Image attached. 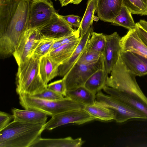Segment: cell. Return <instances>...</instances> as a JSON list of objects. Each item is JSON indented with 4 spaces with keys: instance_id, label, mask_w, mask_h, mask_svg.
Returning a JSON list of instances; mask_svg holds the SVG:
<instances>
[{
    "instance_id": "33",
    "label": "cell",
    "mask_w": 147,
    "mask_h": 147,
    "mask_svg": "<svg viewBox=\"0 0 147 147\" xmlns=\"http://www.w3.org/2000/svg\"><path fill=\"white\" fill-rule=\"evenodd\" d=\"M62 18L72 27L78 28L80 25V17L74 15L66 16L61 15Z\"/></svg>"
},
{
    "instance_id": "18",
    "label": "cell",
    "mask_w": 147,
    "mask_h": 147,
    "mask_svg": "<svg viewBox=\"0 0 147 147\" xmlns=\"http://www.w3.org/2000/svg\"><path fill=\"white\" fill-rule=\"evenodd\" d=\"M11 111L13 121L28 123H46L48 115L46 113L38 110L32 109H20L13 108Z\"/></svg>"
},
{
    "instance_id": "13",
    "label": "cell",
    "mask_w": 147,
    "mask_h": 147,
    "mask_svg": "<svg viewBox=\"0 0 147 147\" xmlns=\"http://www.w3.org/2000/svg\"><path fill=\"white\" fill-rule=\"evenodd\" d=\"M121 51L133 52L147 58V46L138 36L134 29L128 30L120 39Z\"/></svg>"
},
{
    "instance_id": "16",
    "label": "cell",
    "mask_w": 147,
    "mask_h": 147,
    "mask_svg": "<svg viewBox=\"0 0 147 147\" xmlns=\"http://www.w3.org/2000/svg\"><path fill=\"white\" fill-rule=\"evenodd\" d=\"M120 55L127 67L136 76L147 75V58L129 51H121Z\"/></svg>"
},
{
    "instance_id": "28",
    "label": "cell",
    "mask_w": 147,
    "mask_h": 147,
    "mask_svg": "<svg viewBox=\"0 0 147 147\" xmlns=\"http://www.w3.org/2000/svg\"><path fill=\"white\" fill-rule=\"evenodd\" d=\"M123 5L134 14L147 15V0H122Z\"/></svg>"
},
{
    "instance_id": "32",
    "label": "cell",
    "mask_w": 147,
    "mask_h": 147,
    "mask_svg": "<svg viewBox=\"0 0 147 147\" xmlns=\"http://www.w3.org/2000/svg\"><path fill=\"white\" fill-rule=\"evenodd\" d=\"M47 87L54 92L65 97L66 89L65 80L63 78L61 80L47 84Z\"/></svg>"
},
{
    "instance_id": "37",
    "label": "cell",
    "mask_w": 147,
    "mask_h": 147,
    "mask_svg": "<svg viewBox=\"0 0 147 147\" xmlns=\"http://www.w3.org/2000/svg\"><path fill=\"white\" fill-rule=\"evenodd\" d=\"M83 0H63L60 2L62 7L65 6L69 3L78 5Z\"/></svg>"
},
{
    "instance_id": "1",
    "label": "cell",
    "mask_w": 147,
    "mask_h": 147,
    "mask_svg": "<svg viewBox=\"0 0 147 147\" xmlns=\"http://www.w3.org/2000/svg\"><path fill=\"white\" fill-rule=\"evenodd\" d=\"M30 0H0V56L13 55L23 34L28 29Z\"/></svg>"
},
{
    "instance_id": "34",
    "label": "cell",
    "mask_w": 147,
    "mask_h": 147,
    "mask_svg": "<svg viewBox=\"0 0 147 147\" xmlns=\"http://www.w3.org/2000/svg\"><path fill=\"white\" fill-rule=\"evenodd\" d=\"M13 115L1 111L0 112V131L7 127L13 119Z\"/></svg>"
},
{
    "instance_id": "12",
    "label": "cell",
    "mask_w": 147,
    "mask_h": 147,
    "mask_svg": "<svg viewBox=\"0 0 147 147\" xmlns=\"http://www.w3.org/2000/svg\"><path fill=\"white\" fill-rule=\"evenodd\" d=\"M106 43L102 55L104 69L108 74L117 61L121 48V37L117 32L110 35H105Z\"/></svg>"
},
{
    "instance_id": "17",
    "label": "cell",
    "mask_w": 147,
    "mask_h": 147,
    "mask_svg": "<svg viewBox=\"0 0 147 147\" xmlns=\"http://www.w3.org/2000/svg\"><path fill=\"white\" fill-rule=\"evenodd\" d=\"M103 90L109 95L140 112L147 118V105L144 102L131 95L106 86Z\"/></svg>"
},
{
    "instance_id": "8",
    "label": "cell",
    "mask_w": 147,
    "mask_h": 147,
    "mask_svg": "<svg viewBox=\"0 0 147 147\" xmlns=\"http://www.w3.org/2000/svg\"><path fill=\"white\" fill-rule=\"evenodd\" d=\"M56 12L50 0H30L28 29H38L48 22Z\"/></svg>"
},
{
    "instance_id": "41",
    "label": "cell",
    "mask_w": 147,
    "mask_h": 147,
    "mask_svg": "<svg viewBox=\"0 0 147 147\" xmlns=\"http://www.w3.org/2000/svg\"><path fill=\"white\" fill-rule=\"evenodd\" d=\"M98 1V0H96V2Z\"/></svg>"
},
{
    "instance_id": "43",
    "label": "cell",
    "mask_w": 147,
    "mask_h": 147,
    "mask_svg": "<svg viewBox=\"0 0 147 147\" xmlns=\"http://www.w3.org/2000/svg\"></svg>"
},
{
    "instance_id": "6",
    "label": "cell",
    "mask_w": 147,
    "mask_h": 147,
    "mask_svg": "<svg viewBox=\"0 0 147 147\" xmlns=\"http://www.w3.org/2000/svg\"><path fill=\"white\" fill-rule=\"evenodd\" d=\"M95 102L111 110L114 115V120L118 123L132 119H147L146 116L137 110L119 100L101 91L96 95Z\"/></svg>"
},
{
    "instance_id": "24",
    "label": "cell",
    "mask_w": 147,
    "mask_h": 147,
    "mask_svg": "<svg viewBox=\"0 0 147 147\" xmlns=\"http://www.w3.org/2000/svg\"><path fill=\"white\" fill-rule=\"evenodd\" d=\"M96 0H88L86 8L82 18L80 22V38L86 34L92 26L94 15L96 11Z\"/></svg>"
},
{
    "instance_id": "7",
    "label": "cell",
    "mask_w": 147,
    "mask_h": 147,
    "mask_svg": "<svg viewBox=\"0 0 147 147\" xmlns=\"http://www.w3.org/2000/svg\"><path fill=\"white\" fill-rule=\"evenodd\" d=\"M104 69L102 55L97 62L85 64L77 62L63 77L66 91L84 86L89 77L97 70Z\"/></svg>"
},
{
    "instance_id": "3",
    "label": "cell",
    "mask_w": 147,
    "mask_h": 147,
    "mask_svg": "<svg viewBox=\"0 0 147 147\" xmlns=\"http://www.w3.org/2000/svg\"><path fill=\"white\" fill-rule=\"evenodd\" d=\"M39 63V59L32 56L18 65L16 91L19 95L32 96L47 88L40 76Z\"/></svg>"
},
{
    "instance_id": "15",
    "label": "cell",
    "mask_w": 147,
    "mask_h": 147,
    "mask_svg": "<svg viewBox=\"0 0 147 147\" xmlns=\"http://www.w3.org/2000/svg\"><path fill=\"white\" fill-rule=\"evenodd\" d=\"M123 5L122 0H98L96 11L101 20L111 23Z\"/></svg>"
},
{
    "instance_id": "35",
    "label": "cell",
    "mask_w": 147,
    "mask_h": 147,
    "mask_svg": "<svg viewBox=\"0 0 147 147\" xmlns=\"http://www.w3.org/2000/svg\"><path fill=\"white\" fill-rule=\"evenodd\" d=\"M80 28L79 27L74 33L60 40V42L63 45L74 41L80 39Z\"/></svg>"
},
{
    "instance_id": "26",
    "label": "cell",
    "mask_w": 147,
    "mask_h": 147,
    "mask_svg": "<svg viewBox=\"0 0 147 147\" xmlns=\"http://www.w3.org/2000/svg\"><path fill=\"white\" fill-rule=\"evenodd\" d=\"M131 14V11L123 5L119 13L111 23L114 25L123 27L128 30L134 29L136 23Z\"/></svg>"
},
{
    "instance_id": "25",
    "label": "cell",
    "mask_w": 147,
    "mask_h": 147,
    "mask_svg": "<svg viewBox=\"0 0 147 147\" xmlns=\"http://www.w3.org/2000/svg\"><path fill=\"white\" fill-rule=\"evenodd\" d=\"M84 109L95 119L103 121L114 120V115L111 110L95 102L94 105H85Z\"/></svg>"
},
{
    "instance_id": "31",
    "label": "cell",
    "mask_w": 147,
    "mask_h": 147,
    "mask_svg": "<svg viewBox=\"0 0 147 147\" xmlns=\"http://www.w3.org/2000/svg\"><path fill=\"white\" fill-rule=\"evenodd\" d=\"M31 96L41 99L52 100H60L65 97L62 95L57 93L47 88L42 92Z\"/></svg>"
},
{
    "instance_id": "27",
    "label": "cell",
    "mask_w": 147,
    "mask_h": 147,
    "mask_svg": "<svg viewBox=\"0 0 147 147\" xmlns=\"http://www.w3.org/2000/svg\"><path fill=\"white\" fill-rule=\"evenodd\" d=\"M106 43L105 34L93 32L88 41L86 50L98 52L103 55Z\"/></svg>"
},
{
    "instance_id": "36",
    "label": "cell",
    "mask_w": 147,
    "mask_h": 147,
    "mask_svg": "<svg viewBox=\"0 0 147 147\" xmlns=\"http://www.w3.org/2000/svg\"><path fill=\"white\" fill-rule=\"evenodd\" d=\"M135 29L139 37L147 46V32L140 26L138 22L136 23Z\"/></svg>"
},
{
    "instance_id": "9",
    "label": "cell",
    "mask_w": 147,
    "mask_h": 147,
    "mask_svg": "<svg viewBox=\"0 0 147 147\" xmlns=\"http://www.w3.org/2000/svg\"><path fill=\"white\" fill-rule=\"evenodd\" d=\"M43 37L37 29H28L25 32L13 54L18 65L32 56Z\"/></svg>"
},
{
    "instance_id": "21",
    "label": "cell",
    "mask_w": 147,
    "mask_h": 147,
    "mask_svg": "<svg viewBox=\"0 0 147 147\" xmlns=\"http://www.w3.org/2000/svg\"><path fill=\"white\" fill-rule=\"evenodd\" d=\"M96 95L84 86H82L66 91L65 97L84 105H88L95 104Z\"/></svg>"
},
{
    "instance_id": "2",
    "label": "cell",
    "mask_w": 147,
    "mask_h": 147,
    "mask_svg": "<svg viewBox=\"0 0 147 147\" xmlns=\"http://www.w3.org/2000/svg\"><path fill=\"white\" fill-rule=\"evenodd\" d=\"M45 123L13 120L0 131V147H31L41 138Z\"/></svg>"
},
{
    "instance_id": "42",
    "label": "cell",
    "mask_w": 147,
    "mask_h": 147,
    "mask_svg": "<svg viewBox=\"0 0 147 147\" xmlns=\"http://www.w3.org/2000/svg\"></svg>"
},
{
    "instance_id": "40",
    "label": "cell",
    "mask_w": 147,
    "mask_h": 147,
    "mask_svg": "<svg viewBox=\"0 0 147 147\" xmlns=\"http://www.w3.org/2000/svg\"><path fill=\"white\" fill-rule=\"evenodd\" d=\"M59 0V1H62L63 0Z\"/></svg>"
},
{
    "instance_id": "20",
    "label": "cell",
    "mask_w": 147,
    "mask_h": 147,
    "mask_svg": "<svg viewBox=\"0 0 147 147\" xmlns=\"http://www.w3.org/2000/svg\"><path fill=\"white\" fill-rule=\"evenodd\" d=\"M84 143L81 138L70 137L57 139L40 138L31 147H80Z\"/></svg>"
},
{
    "instance_id": "19",
    "label": "cell",
    "mask_w": 147,
    "mask_h": 147,
    "mask_svg": "<svg viewBox=\"0 0 147 147\" xmlns=\"http://www.w3.org/2000/svg\"><path fill=\"white\" fill-rule=\"evenodd\" d=\"M59 65L48 54L40 58L39 63L40 75L46 85L47 86L49 81L58 76Z\"/></svg>"
},
{
    "instance_id": "22",
    "label": "cell",
    "mask_w": 147,
    "mask_h": 147,
    "mask_svg": "<svg viewBox=\"0 0 147 147\" xmlns=\"http://www.w3.org/2000/svg\"><path fill=\"white\" fill-rule=\"evenodd\" d=\"M108 74L104 69L97 70L88 78L84 84V86L96 94L106 86Z\"/></svg>"
},
{
    "instance_id": "38",
    "label": "cell",
    "mask_w": 147,
    "mask_h": 147,
    "mask_svg": "<svg viewBox=\"0 0 147 147\" xmlns=\"http://www.w3.org/2000/svg\"><path fill=\"white\" fill-rule=\"evenodd\" d=\"M61 40H57L54 42L51 47L49 53L56 49L62 45L60 41Z\"/></svg>"
},
{
    "instance_id": "11",
    "label": "cell",
    "mask_w": 147,
    "mask_h": 147,
    "mask_svg": "<svg viewBox=\"0 0 147 147\" xmlns=\"http://www.w3.org/2000/svg\"><path fill=\"white\" fill-rule=\"evenodd\" d=\"M38 29L43 36L55 39H63L76 30L57 12L48 22Z\"/></svg>"
},
{
    "instance_id": "39",
    "label": "cell",
    "mask_w": 147,
    "mask_h": 147,
    "mask_svg": "<svg viewBox=\"0 0 147 147\" xmlns=\"http://www.w3.org/2000/svg\"><path fill=\"white\" fill-rule=\"evenodd\" d=\"M140 26L147 32V21L143 20H140L138 22Z\"/></svg>"
},
{
    "instance_id": "14",
    "label": "cell",
    "mask_w": 147,
    "mask_h": 147,
    "mask_svg": "<svg viewBox=\"0 0 147 147\" xmlns=\"http://www.w3.org/2000/svg\"><path fill=\"white\" fill-rule=\"evenodd\" d=\"M93 30L92 26L82 38H80V42L70 57L59 65V76L63 77L84 52Z\"/></svg>"
},
{
    "instance_id": "5",
    "label": "cell",
    "mask_w": 147,
    "mask_h": 147,
    "mask_svg": "<svg viewBox=\"0 0 147 147\" xmlns=\"http://www.w3.org/2000/svg\"><path fill=\"white\" fill-rule=\"evenodd\" d=\"M19 102L25 109L38 110L51 117L70 110L84 109L85 105L66 97L56 100L41 99L26 95H19Z\"/></svg>"
},
{
    "instance_id": "30",
    "label": "cell",
    "mask_w": 147,
    "mask_h": 147,
    "mask_svg": "<svg viewBox=\"0 0 147 147\" xmlns=\"http://www.w3.org/2000/svg\"><path fill=\"white\" fill-rule=\"evenodd\" d=\"M102 55L98 52L86 50L76 62L85 64L94 63L98 61Z\"/></svg>"
},
{
    "instance_id": "10",
    "label": "cell",
    "mask_w": 147,
    "mask_h": 147,
    "mask_svg": "<svg viewBox=\"0 0 147 147\" xmlns=\"http://www.w3.org/2000/svg\"><path fill=\"white\" fill-rule=\"evenodd\" d=\"M95 119L84 109L73 110L52 116L45 123L44 129L51 130L60 126L72 123L80 125Z\"/></svg>"
},
{
    "instance_id": "29",
    "label": "cell",
    "mask_w": 147,
    "mask_h": 147,
    "mask_svg": "<svg viewBox=\"0 0 147 147\" xmlns=\"http://www.w3.org/2000/svg\"><path fill=\"white\" fill-rule=\"evenodd\" d=\"M62 39H55L43 37L40 40L32 55L34 57L40 58L50 52L51 47L56 40Z\"/></svg>"
},
{
    "instance_id": "4",
    "label": "cell",
    "mask_w": 147,
    "mask_h": 147,
    "mask_svg": "<svg viewBox=\"0 0 147 147\" xmlns=\"http://www.w3.org/2000/svg\"><path fill=\"white\" fill-rule=\"evenodd\" d=\"M106 82V86L137 98L147 105V97L136 80V76L127 68L120 54Z\"/></svg>"
},
{
    "instance_id": "23",
    "label": "cell",
    "mask_w": 147,
    "mask_h": 147,
    "mask_svg": "<svg viewBox=\"0 0 147 147\" xmlns=\"http://www.w3.org/2000/svg\"><path fill=\"white\" fill-rule=\"evenodd\" d=\"M80 40V38L74 41L63 44L56 49L50 52L48 54L59 65L70 57Z\"/></svg>"
}]
</instances>
